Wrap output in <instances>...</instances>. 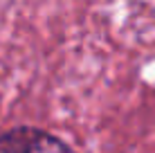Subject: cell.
<instances>
[{
	"label": "cell",
	"mask_w": 155,
	"mask_h": 153,
	"mask_svg": "<svg viewBox=\"0 0 155 153\" xmlns=\"http://www.w3.org/2000/svg\"><path fill=\"white\" fill-rule=\"evenodd\" d=\"M0 153H74L58 138L41 128L20 126L0 135Z\"/></svg>",
	"instance_id": "obj_1"
}]
</instances>
